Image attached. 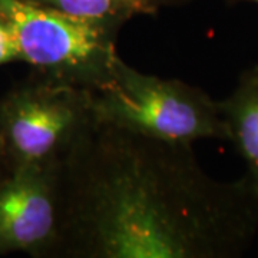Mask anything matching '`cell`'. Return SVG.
<instances>
[{"label":"cell","instance_id":"obj_9","mask_svg":"<svg viewBox=\"0 0 258 258\" xmlns=\"http://www.w3.org/2000/svg\"><path fill=\"white\" fill-rule=\"evenodd\" d=\"M181 2H191V0H181ZM225 2H251V3L258 5V0H225Z\"/></svg>","mask_w":258,"mask_h":258},{"label":"cell","instance_id":"obj_4","mask_svg":"<svg viewBox=\"0 0 258 258\" xmlns=\"http://www.w3.org/2000/svg\"><path fill=\"white\" fill-rule=\"evenodd\" d=\"M95 120L92 92L40 76L0 102V149L10 172L59 165Z\"/></svg>","mask_w":258,"mask_h":258},{"label":"cell","instance_id":"obj_7","mask_svg":"<svg viewBox=\"0 0 258 258\" xmlns=\"http://www.w3.org/2000/svg\"><path fill=\"white\" fill-rule=\"evenodd\" d=\"M42 6L85 19L128 22L135 16H155L165 6L181 0H29Z\"/></svg>","mask_w":258,"mask_h":258},{"label":"cell","instance_id":"obj_8","mask_svg":"<svg viewBox=\"0 0 258 258\" xmlns=\"http://www.w3.org/2000/svg\"><path fill=\"white\" fill-rule=\"evenodd\" d=\"M19 50L12 29L5 18L0 15V66L19 60Z\"/></svg>","mask_w":258,"mask_h":258},{"label":"cell","instance_id":"obj_2","mask_svg":"<svg viewBox=\"0 0 258 258\" xmlns=\"http://www.w3.org/2000/svg\"><path fill=\"white\" fill-rule=\"evenodd\" d=\"M92 106L96 120L165 142L230 139L218 101L179 79L142 74L119 56L111 79L92 93Z\"/></svg>","mask_w":258,"mask_h":258},{"label":"cell","instance_id":"obj_3","mask_svg":"<svg viewBox=\"0 0 258 258\" xmlns=\"http://www.w3.org/2000/svg\"><path fill=\"white\" fill-rule=\"evenodd\" d=\"M0 15L12 29L20 60L40 76L92 93L111 79L125 22L78 18L29 0H0Z\"/></svg>","mask_w":258,"mask_h":258},{"label":"cell","instance_id":"obj_6","mask_svg":"<svg viewBox=\"0 0 258 258\" xmlns=\"http://www.w3.org/2000/svg\"><path fill=\"white\" fill-rule=\"evenodd\" d=\"M218 103L230 134L228 141L247 168L244 176L258 191V66L245 69L234 91Z\"/></svg>","mask_w":258,"mask_h":258},{"label":"cell","instance_id":"obj_5","mask_svg":"<svg viewBox=\"0 0 258 258\" xmlns=\"http://www.w3.org/2000/svg\"><path fill=\"white\" fill-rule=\"evenodd\" d=\"M57 169L25 166L0 181V252L53 257L57 242Z\"/></svg>","mask_w":258,"mask_h":258},{"label":"cell","instance_id":"obj_1","mask_svg":"<svg viewBox=\"0 0 258 258\" xmlns=\"http://www.w3.org/2000/svg\"><path fill=\"white\" fill-rule=\"evenodd\" d=\"M258 234V191L200 166L192 145L93 120L57 169L60 258H237Z\"/></svg>","mask_w":258,"mask_h":258}]
</instances>
